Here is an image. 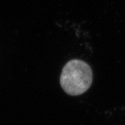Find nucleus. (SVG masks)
<instances>
[{"instance_id":"nucleus-1","label":"nucleus","mask_w":125,"mask_h":125,"mask_svg":"<svg viewBox=\"0 0 125 125\" xmlns=\"http://www.w3.org/2000/svg\"><path fill=\"white\" fill-rule=\"evenodd\" d=\"M93 82L90 65L79 59H72L65 65L60 77L62 90L72 96L80 95L89 89Z\"/></svg>"}]
</instances>
